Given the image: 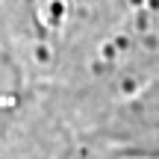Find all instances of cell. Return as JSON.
<instances>
[{
    "label": "cell",
    "mask_w": 159,
    "mask_h": 159,
    "mask_svg": "<svg viewBox=\"0 0 159 159\" xmlns=\"http://www.w3.org/2000/svg\"><path fill=\"white\" fill-rule=\"evenodd\" d=\"M80 130L62 94L0 41V159H65Z\"/></svg>",
    "instance_id": "obj_1"
},
{
    "label": "cell",
    "mask_w": 159,
    "mask_h": 159,
    "mask_svg": "<svg viewBox=\"0 0 159 159\" xmlns=\"http://www.w3.org/2000/svg\"><path fill=\"white\" fill-rule=\"evenodd\" d=\"M83 133L112 153L159 159V80L106 106L83 127Z\"/></svg>",
    "instance_id": "obj_2"
}]
</instances>
